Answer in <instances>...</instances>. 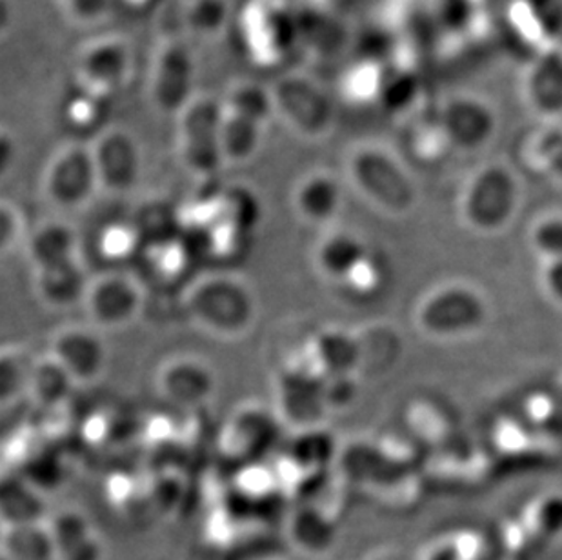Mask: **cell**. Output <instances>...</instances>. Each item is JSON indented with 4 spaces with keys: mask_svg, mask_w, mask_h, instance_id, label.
<instances>
[{
    "mask_svg": "<svg viewBox=\"0 0 562 560\" xmlns=\"http://www.w3.org/2000/svg\"><path fill=\"white\" fill-rule=\"evenodd\" d=\"M182 304L196 328L223 340L245 337L259 313L254 288L229 271H213L193 280Z\"/></svg>",
    "mask_w": 562,
    "mask_h": 560,
    "instance_id": "cell-1",
    "label": "cell"
},
{
    "mask_svg": "<svg viewBox=\"0 0 562 560\" xmlns=\"http://www.w3.org/2000/svg\"><path fill=\"white\" fill-rule=\"evenodd\" d=\"M351 188L376 212L406 217L419 202V190L408 166L381 144H359L346 159Z\"/></svg>",
    "mask_w": 562,
    "mask_h": 560,
    "instance_id": "cell-2",
    "label": "cell"
},
{
    "mask_svg": "<svg viewBox=\"0 0 562 560\" xmlns=\"http://www.w3.org/2000/svg\"><path fill=\"white\" fill-rule=\"evenodd\" d=\"M488 296L468 280L431 285L415 306V328L436 343H461L477 337L490 321Z\"/></svg>",
    "mask_w": 562,
    "mask_h": 560,
    "instance_id": "cell-3",
    "label": "cell"
},
{
    "mask_svg": "<svg viewBox=\"0 0 562 560\" xmlns=\"http://www.w3.org/2000/svg\"><path fill=\"white\" fill-rule=\"evenodd\" d=\"M520 208V182L514 169L501 160L479 166L459 195V217L481 237H494L514 223Z\"/></svg>",
    "mask_w": 562,
    "mask_h": 560,
    "instance_id": "cell-4",
    "label": "cell"
},
{
    "mask_svg": "<svg viewBox=\"0 0 562 560\" xmlns=\"http://www.w3.org/2000/svg\"><path fill=\"white\" fill-rule=\"evenodd\" d=\"M223 97L195 96L176 116L177 154L199 179H213L224 168Z\"/></svg>",
    "mask_w": 562,
    "mask_h": 560,
    "instance_id": "cell-5",
    "label": "cell"
},
{
    "mask_svg": "<svg viewBox=\"0 0 562 560\" xmlns=\"http://www.w3.org/2000/svg\"><path fill=\"white\" fill-rule=\"evenodd\" d=\"M276 119L306 141L328 137L335 124V110L328 93L308 75H281L270 85Z\"/></svg>",
    "mask_w": 562,
    "mask_h": 560,
    "instance_id": "cell-6",
    "label": "cell"
},
{
    "mask_svg": "<svg viewBox=\"0 0 562 560\" xmlns=\"http://www.w3.org/2000/svg\"><path fill=\"white\" fill-rule=\"evenodd\" d=\"M246 52L262 66H276L301 44V11L288 0H251L243 13Z\"/></svg>",
    "mask_w": 562,
    "mask_h": 560,
    "instance_id": "cell-7",
    "label": "cell"
},
{
    "mask_svg": "<svg viewBox=\"0 0 562 560\" xmlns=\"http://www.w3.org/2000/svg\"><path fill=\"white\" fill-rule=\"evenodd\" d=\"M99 191L101 184L90 143L66 144L44 169L43 193L57 210H82Z\"/></svg>",
    "mask_w": 562,
    "mask_h": 560,
    "instance_id": "cell-8",
    "label": "cell"
},
{
    "mask_svg": "<svg viewBox=\"0 0 562 560\" xmlns=\"http://www.w3.org/2000/svg\"><path fill=\"white\" fill-rule=\"evenodd\" d=\"M326 377L312 362H293L279 371L276 381V412L293 432L321 428L328 415Z\"/></svg>",
    "mask_w": 562,
    "mask_h": 560,
    "instance_id": "cell-9",
    "label": "cell"
},
{
    "mask_svg": "<svg viewBox=\"0 0 562 560\" xmlns=\"http://www.w3.org/2000/svg\"><path fill=\"white\" fill-rule=\"evenodd\" d=\"M144 301L146 296L138 279L127 271L108 270L91 277L82 307L91 326L106 332L135 323L143 312Z\"/></svg>",
    "mask_w": 562,
    "mask_h": 560,
    "instance_id": "cell-10",
    "label": "cell"
},
{
    "mask_svg": "<svg viewBox=\"0 0 562 560\" xmlns=\"http://www.w3.org/2000/svg\"><path fill=\"white\" fill-rule=\"evenodd\" d=\"M195 63L184 38H166L155 49L149 74V101L162 115L177 116L196 96L193 91Z\"/></svg>",
    "mask_w": 562,
    "mask_h": 560,
    "instance_id": "cell-11",
    "label": "cell"
},
{
    "mask_svg": "<svg viewBox=\"0 0 562 560\" xmlns=\"http://www.w3.org/2000/svg\"><path fill=\"white\" fill-rule=\"evenodd\" d=\"M132 68L133 52L126 38L106 35L80 49L75 60V85L110 101L126 86Z\"/></svg>",
    "mask_w": 562,
    "mask_h": 560,
    "instance_id": "cell-12",
    "label": "cell"
},
{
    "mask_svg": "<svg viewBox=\"0 0 562 560\" xmlns=\"http://www.w3.org/2000/svg\"><path fill=\"white\" fill-rule=\"evenodd\" d=\"M90 144L101 191L126 195L137 188L143 175V152L132 133L123 127H106Z\"/></svg>",
    "mask_w": 562,
    "mask_h": 560,
    "instance_id": "cell-13",
    "label": "cell"
},
{
    "mask_svg": "<svg viewBox=\"0 0 562 560\" xmlns=\"http://www.w3.org/2000/svg\"><path fill=\"white\" fill-rule=\"evenodd\" d=\"M281 426L284 423L276 410L246 404L232 415L224 429V453L243 464H257L279 445Z\"/></svg>",
    "mask_w": 562,
    "mask_h": 560,
    "instance_id": "cell-14",
    "label": "cell"
},
{
    "mask_svg": "<svg viewBox=\"0 0 562 560\" xmlns=\"http://www.w3.org/2000/svg\"><path fill=\"white\" fill-rule=\"evenodd\" d=\"M217 377L206 360L195 355H176L157 371L159 395L171 406L196 410L212 401Z\"/></svg>",
    "mask_w": 562,
    "mask_h": 560,
    "instance_id": "cell-15",
    "label": "cell"
},
{
    "mask_svg": "<svg viewBox=\"0 0 562 560\" xmlns=\"http://www.w3.org/2000/svg\"><path fill=\"white\" fill-rule=\"evenodd\" d=\"M49 355L80 384L99 381L108 366V346L91 324L64 326L52 338Z\"/></svg>",
    "mask_w": 562,
    "mask_h": 560,
    "instance_id": "cell-16",
    "label": "cell"
},
{
    "mask_svg": "<svg viewBox=\"0 0 562 560\" xmlns=\"http://www.w3.org/2000/svg\"><path fill=\"white\" fill-rule=\"evenodd\" d=\"M440 130L451 148L473 152L483 148L494 135V112L481 99L456 97L442 110Z\"/></svg>",
    "mask_w": 562,
    "mask_h": 560,
    "instance_id": "cell-17",
    "label": "cell"
},
{
    "mask_svg": "<svg viewBox=\"0 0 562 560\" xmlns=\"http://www.w3.org/2000/svg\"><path fill=\"white\" fill-rule=\"evenodd\" d=\"M342 202V184L326 169L304 175L293 188V212L308 226H331L339 219Z\"/></svg>",
    "mask_w": 562,
    "mask_h": 560,
    "instance_id": "cell-18",
    "label": "cell"
},
{
    "mask_svg": "<svg viewBox=\"0 0 562 560\" xmlns=\"http://www.w3.org/2000/svg\"><path fill=\"white\" fill-rule=\"evenodd\" d=\"M370 251L372 248L357 233L331 227L313 249V265L318 276L339 285L359 268Z\"/></svg>",
    "mask_w": 562,
    "mask_h": 560,
    "instance_id": "cell-19",
    "label": "cell"
},
{
    "mask_svg": "<svg viewBox=\"0 0 562 560\" xmlns=\"http://www.w3.org/2000/svg\"><path fill=\"white\" fill-rule=\"evenodd\" d=\"M33 279L44 306L59 312L82 304L91 280L80 259L33 270Z\"/></svg>",
    "mask_w": 562,
    "mask_h": 560,
    "instance_id": "cell-20",
    "label": "cell"
},
{
    "mask_svg": "<svg viewBox=\"0 0 562 560\" xmlns=\"http://www.w3.org/2000/svg\"><path fill=\"white\" fill-rule=\"evenodd\" d=\"M57 560H102V545L90 518L66 509L49 520Z\"/></svg>",
    "mask_w": 562,
    "mask_h": 560,
    "instance_id": "cell-21",
    "label": "cell"
},
{
    "mask_svg": "<svg viewBox=\"0 0 562 560\" xmlns=\"http://www.w3.org/2000/svg\"><path fill=\"white\" fill-rule=\"evenodd\" d=\"M308 360L324 377L357 376L359 343L356 332L321 329L310 343Z\"/></svg>",
    "mask_w": 562,
    "mask_h": 560,
    "instance_id": "cell-22",
    "label": "cell"
},
{
    "mask_svg": "<svg viewBox=\"0 0 562 560\" xmlns=\"http://www.w3.org/2000/svg\"><path fill=\"white\" fill-rule=\"evenodd\" d=\"M26 254L33 270L79 259V238L63 221H46L30 232Z\"/></svg>",
    "mask_w": 562,
    "mask_h": 560,
    "instance_id": "cell-23",
    "label": "cell"
},
{
    "mask_svg": "<svg viewBox=\"0 0 562 560\" xmlns=\"http://www.w3.org/2000/svg\"><path fill=\"white\" fill-rule=\"evenodd\" d=\"M359 343V379L381 377L397 365L403 354V343L395 329L386 324H368L362 329H356Z\"/></svg>",
    "mask_w": 562,
    "mask_h": 560,
    "instance_id": "cell-24",
    "label": "cell"
},
{
    "mask_svg": "<svg viewBox=\"0 0 562 560\" xmlns=\"http://www.w3.org/2000/svg\"><path fill=\"white\" fill-rule=\"evenodd\" d=\"M266 127L268 124L265 122L224 107L223 135H221L224 165L243 166L254 160L262 148Z\"/></svg>",
    "mask_w": 562,
    "mask_h": 560,
    "instance_id": "cell-25",
    "label": "cell"
},
{
    "mask_svg": "<svg viewBox=\"0 0 562 560\" xmlns=\"http://www.w3.org/2000/svg\"><path fill=\"white\" fill-rule=\"evenodd\" d=\"M46 503L43 492L24 475H4L0 488L2 526L43 523Z\"/></svg>",
    "mask_w": 562,
    "mask_h": 560,
    "instance_id": "cell-26",
    "label": "cell"
},
{
    "mask_svg": "<svg viewBox=\"0 0 562 560\" xmlns=\"http://www.w3.org/2000/svg\"><path fill=\"white\" fill-rule=\"evenodd\" d=\"M290 537L299 550L310 556H323L331 550L337 537L334 518L317 506L299 507L290 520Z\"/></svg>",
    "mask_w": 562,
    "mask_h": 560,
    "instance_id": "cell-27",
    "label": "cell"
},
{
    "mask_svg": "<svg viewBox=\"0 0 562 560\" xmlns=\"http://www.w3.org/2000/svg\"><path fill=\"white\" fill-rule=\"evenodd\" d=\"M75 387H77V382L71 379L68 371L64 370L52 355H44L41 359L35 360V366H33L27 399L35 402L37 406L54 410L68 401Z\"/></svg>",
    "mask_w": 562,
    "mask_h": 560,
    "instance_id": "cell-28",
    "label": "cell"
},
{
    "mask_svg": "<svg viewBox=\"0 0 562 560\" xmlns=\"http://www.w3.org/2000/svg\"><path fill=\"white\" fill-rule=\"evenodd\" d=\"M2 548L11 560H57L49 524L4 526Z\"/></svg>",
    "mask_w": 562,
    "mask_h": 560,
    "instance_id": "cell-29",
    "label": "cell"
},
{
    "mask_svg": "<svg viewBox=\"0 0 562 560\" xmlns=\"http://www.w3.org/2000/svg\"><path fill=\"white\" fill-rule=\"evenodd\" d=\"M297 439L286 448V462L295 471H326L335 457L334 440L321 428L301 429L295 432Z\"/></svg>",
    "mask_w": 562,
    "mask_h": 560,
    "instance_id": "cell-30",
    "label": "cell"
},
{
    "mask_svg": "<svg viewBox=\"0 0 562 560\" xmlns=\"http://www.w3.org/2000/svg\"><path fill=\"white\" fill-rule=\"evenodd\" d=\"M526 160L537 173L547 175L555 184L562 186V126L553 122L542 127L526 146Z\"/></svg>",
    "mask_w": 562,
    "mask_h": 560,
    "instance_id": "cell-31",
    "label": "cell"
},
{
    "mask_svg": "<svg viewBox=\"0 0 562 560\" xmlns=\"http://www.w3.org/2000/svg\"><path fill=\"white\" fill-rule=\"evenodd\" d=\"M35 360L21 346H5L0 354V399L2 404H13L27 396Z\"/></svg>",
    "mask_w": 562,
    "mask_h": 560,
    "instance_id": "cell-32",
    "label": "cell"
},
{
    "mask_svg": "<svg viewBox=\"0 0 562 560\" xmlns=\"http://www.w3.org/2000/svg\"><path fill=\"white\" fill-rule=\"evenodd\" d=\"M228 15V0H187L182 4V22L195 37H215L223 32Z\"/></svg>",
    "mask_w": 562,
    "mask_h": 560,
    "instance_id": "cell-33",
    "label": "cell"
},
{
    "mask_svg": "<svg viewBox=\"0 0 562 560\" xmlns=\"http://www.w3.org/2000/svg\"><path fill=\"white\" fill-rule=\"evenodd\" d=\"M522 524L539 546L559 539L562 537V499H537V503L526 507Z\"/></svg>",
    "mask_w": 562,
    "mask_h": 560,
    "instance_id": "cell-34",
    "label": "cell"
},
{
    "mask_svg": "<svg viewBox=\"0 0 562 560\" xmlns=\"http://www.w3.org/2000/svg\"><path fill=\"white\" fill-rule=\"evenodd\" d=\"M528 244L541 262L562 259V212L537 215L528 227Z\"/></svg>",
    "mask_w": 562,
    "mask_h": 560,
    "instance_id": "cell-35",
    "label": "cell"
},
{
    "mask_svg": "<svg viewBox=\"0 0 562 560\" xmlns=\"http://www.w3.org/2000/svg\"><path fill=\"white\" fill-rule=\"evenodd\" d=\"M386 266L372 249L359 268L337 288H340V291L350 299L368 301V299H375L381 293L382 285L386 284Z\"/></svg>",
    "mask_w": 562,
    "mask_h": 560,
    "instance_id": "cell-36",
    "label": "cell"
},
{
    "mask_svg": "<svg viewBox=\"0 0 562 560\" xmlns=\"http://www.w3.org/2000/svg\"><path fill=\"white\" fill-rule=\"evenodd\" d=\"M108 99L90 93V91L75 85V91H71L64 107V116L69 126L77 130H90V127L101 124L106 115Z\"/></svg>",
    "mask_w": 562,
    "mask_h": 560,
    "instance_id": "cell-37",
    "label": "cell"
},
{
    "mask_svg": "<svg viewBox=\"0 0 562 560\" xmlns=\"http://www.w3.org/2000/svg\"><path fill=\"white\" fill-rule=\"evenodd\" d=\"M27 233L26 219L21 208L13 202L2 201L0 204V251L10 255L19 248H26Z\"/></svg>",
    "mask_w": 562,
    "mask_h": 560,
    "instance_id": "cell-38",
    "label": "cell"
},
{
    "mask_svg": "<svg viewBox=\"0 0 562 560\" xmlns=\"http://www.w3.org/2000/svg\"><path fill=\"white\" fill-rule=\"evenodd\" d=\"M453 546H456L457 560H503L499 551L495 550L492 540L486 539L479 531H459L451 535Z\"/></svg>",
    "mask_w": 562,
    "mask_h": 560,
    "instance_id": "cell-39",
    "label": "cell"
},
{
    "mask_svg": "<svg viewBox=\"0 0 562 560\" xmlns=\"http://www.w3.org/2000/svg\"><path fill=\"white\" fill-rule=\"evenodd\" d=\"M60 4L75 22L95 24L117 8V0H60Z\"/></svg>",
    "mask_w": 562,
    "mask_h": 560,
    "instance_id": "cell-40",
    "label": "cell"
},
{
    "mask_svg": "<svg viewBox=\"0 0 562 560\" xmlns=\"http://www.w3.org/2000/svg\"><path fill=\"white\" fill-rule=\"evenodd\" d=\"M539 285L548 301L562 310V259L541 262Z\"/></svg>",
    "mask_w": 562,
    "mask_h": 560,
    "instance_id": "cell-41",
    "label": "cell"
},
{
    "mask_svg": "<svg viewBox=\"0 0 562 560\" xmlns=\"http://www.w3.org/2000/svg\"><path fill=\"white\" fill-rule=\"evenodd\" d=\"M420 560H457L456 546L451 537L431 545Z\"/></svg>",
    "mask_w": 562,
    "mask_h": 560,
    "instance_id": "cell-42",
    "label": "cell"
},
{
    "mask_svg": "<svg viewBox=\"0 0 562 560\" xmlns=\"http://www.w3.org/2000/svg\"><path fill=\"white\" fill-rule=\"evenodd\" d=\"M13 160H15V143L11 141L8 132H2V135H0V169H2V175L8 173Z\"/></svg>",
    "mask_w": 562,
    "mask_h": 560,
    "instance_id": "cell-43",
    "label": "cell"
},
{
    "mask_svg": "<svg viewBox=\"0 0 562 560\" xmlns=\"http://www.w3.org/2000/svg\"><path fill=\"white\" fill-rule=\"evenodd\" d=\"M157 0H117V5L132 11H146L155 4Z\"/></svg>",
    "mask_w": 562,
    "mask_h": 560,
    "instance_id": "cell-44",
    "label": "cell"
},
{
    "mask_svg": "<svg viewBox=\"0 0 562 560\" xmlns=\"http://www.w3.org/2000/svg\"><path fill=\"white\" fill-rule=\"evenodd\" d=\"M59 2H60V0H59Z\"/></svg>",
    "mask_w": 562,
    "mask_h": 560,
    "instance_id": "cell-45",
    "label": "cell"
}]
</instances>
